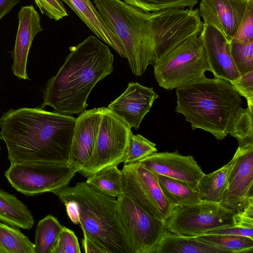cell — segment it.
Instances as JSON below:
<instances>
[{
    "mask_svg": "<svg viewBox=\"0 0 253 253\" xmlns=\"http://www.w3.org/2000/svg\"></svg>",
    "mask_w": 253,
    "mask_h": 253,
    "instance_id": "41",
    "label": "cell"
},
{
    "mask_svg": "<svg viewBox=\"0 0 253 253\" xmlns=\"http://www.w3.org/2000/svg\"><path fill=\"white\" fill-rule=\"evenodd\" d=\"M78 238L74 232L63 226L52 253H81Z\"/></svg>",
    "mask_w": 253,
    "mask_h": 253,
    "instance_id": "33",
    "label": "cell"
},
{
    "mask_svg": "<svg viewBox=\"0 0 253 253\" xmlns=\"http://www.w3.org/2000/svg\"><path fill=\"white\" fill-rule=\"evenodd\" d=\"M175 111L182 114L193 130L203 129L217 140L228 134L231 119L243 103L229 81L206 77L176 88Z\"/></svg>",
    "mask_w": 253,
    "mask_h": 253,
    "instance_id": "3",
    "label": "cell"
},
{
    "mask_svg": "<svg viewBox=\"0 0 253 253\" xmlns=\"http://www.w3.org/2000/svg\"><path fill=\"white\" fill-rule=\"evenodd\" d=\"M247 0H201L198 9L203 24L220 32L229 43L244 17Z\"/></svg>",
    "mask_w": 253,
    "mask_h": 253,
    "instance_id": "14",
    "label": "cell"
},
{
    "mask_svg": "<svg viewBox=\"0 0 253 253\" xmlns=\"http://www.w3.org/2000/svg\"><path fill=\"white\" fill-rule=\"evenodd\" d=\"M253 41V0L249 1L241 24L231 42L247 43Z\"/></svg>",
    "mask_w": 253,
    "mask_h": 253,
    "instance_id": "32",
    "label": "cell"
},
{
    "mask_svg": "<svg viewBox=\"0 0 253 253\" xmlns=\"http://www.w3.org/2000/svg\"><path fill=\"white\" fill-rule=\"evenodd\" d=\"M199 37L202 42L210 71L215 78L231 82L241 76L232 57L229 43L220 32L210 25L203 24Z\"/></svg>",
    "mask_w": 253,
    "mask_h": 253,
    "instance_id": "17",
    "label": "cell"
},
{
    "mask_svg": "<svg viewBox=\"0 0 253 253\" xmlns=\"http://www.w3.org/2000/svg\"><path fill=\"white\" fill-rule=\"evenodd\" d=\"M157 152L155 143L140 134L132 132L122 163L124 165L134 164Z\"/></svg>",
    "mask_w": 253,
    "mask_h": 253,
    "instance_id": "29",
    "label": "cell"
},
{
    "mask_svg": "<svg viewBox=\"0 0 253 253\" xmlns=\"http://www.w3.org/2000/svg\"><path fill=\"white\" fill-rule=\"evenodd\" d=\"M21 0H0V21Z\"/></svg>",
    "mask_w": 253,
    "mask_h": 253,
    "instance_id": "39",
    "label": "cell"
},
{
    "mask_svg": "<svg viewBox=\"0 0 253 253\" xmlns=\"http://www.w3.org/2000/svg\"><path fill=\"white\" fill-rule=\"evenodd\" d=\"M235 214L219 203L201 201L175 207L165 222L166 229L179 235L197 237L216 228L234 225Z\"/></svg>",
    "mask_w": 253,
    "mask_h": 253,
    "instance_id": "9",
    "label": "cell"
},
{
    "mask_svg": "<svg viewBox=\"0 0 253 253\" xmlns=\"http://www.w3.org/2000/svg\"><path fill=\"white\" fill-rule=\"evenodd\" d=\"M235 162V158L225 165L209 174H204L196 188L201 201L219 203L226 189L229 173Z\"/></svg>",
    "mask_w": 253,
    "mask_h": 253,
    "instance_id": "22",
    "label": "cell"
},
{
    "mask_svg": "<svg viewBox=\"0 0 253 253\" xmlns=\"http://www.w3.org/2000/svg\"><path fill=\"white\" fill-rule=\"evenodd\" d=\"M104 21L119 40L132 73L142 75L156 64L150 12L121 0H93Z\"/></svg>",
    "mask_w": 253,
    "mask_h": 253,
    "instance_id": "5",
    "label": "cell"
},
{
    "mask_svg": "<svg viewBox=\"0 0 253 253\" xmlns=\"http://www.w3.org/2000/svg\"><path fill=\"white\" fill-rule=\"evenodd\" d=\"M158 85L172 90L206 78L210 71L199 36H192L170 51L154 66Z\"/></svg>",
    "mask_w": 253,
    "mask_h": 253,
    "instance_id": "6",
    "label": "cell"
},
{
    "mask_svg": "<svg viewBox=\"0 0 253 253\" xmlns=\"http://www.w3.org/2000/svg\"><path fill=\"white\" fill-rule=\"evenodd\" d=\"M103 108L85 110L76 118L68 164L77 172L82 170L92 155Z\"/></svg>",
    "mask_w": 253,
    "mask_h": 253,
    "instance_id": "13",
    "label": "cell"
},
{
    "mask_svg": "<svg viewBox=\"0 0 253 253\" xmlns=\"http://www.w3.org/2000/svg\"><path fill=\"white\" fill-rule=\"evenodd\" d=\"M63 226L51 214L40 220L36 228V253H52Z\"/></svg>",
    "mask_w": 253,
    "mask_h": 253,
    "instance_id": "27",
    "label": "cell"
},
{
    "mask_svg": "<svg viewBox=\"0 0 253 253\" xmlns=\"http://www.w3.org/2000/svg\"><path fill=\"white\" fill-rule=\"evenodd\" d=\"M60 201H72L77 206L79 224L107 253H131L114 197L98 192L85 182L52 192Z\"/></svg>",
    "mask_w": 253,
    "mask_h": 253,
    "instance_id": "4",
    "label": "cell"
},
{
    "mask_svg": "<svg viewBox=\"0 0 253 253\" xmlns=\"http://www.w3.org/2000/svg\"><path fill=\"white\" fill-rule=\"evenodd\" d=\"M76 118L42 108L9 109L0 117V135L10 165L25 162L68 164Z\"/></svg>",
    "mask_w": 253,
    "mask_h": 253,
    "instance_id": "1",
    "label": "cell"
},
{
    "mask_svg": "<svg viewBox=\"0 0 253 253\" xmlns=\"http://www.w3.org/2000/svg\"><path fill=\"white\" fill-rule=\"evenodd\" d=\"M83 232L84 238L82 240V247L84 253H107L105 248L94 238L84 230H83Z\"/></svg>",
    "mask_w": 253,
    "mask_h": 253,
    "instance_id": "37",
    "label": "cell"
},
{
    "mask_svg": "<svg viewBox=\"0 0 253 253\" xmlns=\"http://www.w3.org/2000/svg\"><path fill=\"white\" fill-rule=\"evenodd\" d=\"M77 172L68 164L34 162L10 165L4 176L17 191L32 196L67 185Z\"/></svg>",
    "mask_w": 253,
    "mask_h": 253,
    "instance_id": "7",
    "label": "cell"
},
{
    "mask_svg": "<svg viewBox=\"0 0 253 253\" xmlns=\"http://www.w3.org/2000/svg\"><path fill=\"white\" fill-rule=\"evenodd\" d=\"M117 202L131 253H155L166 230L165 222L149 213L125 193L117 197Z\"/></svg>",
    "mask_w": 253,
    "mask_h": 253,
    "instance_id": "10",
    "label": "cell"
},
{
    "mask_svg": "<svg viewBox=\"0 0 253 253\" xmlns=\"http://www.w3.org/2000/svg\"><path fill=\"white\" fill-rule=\"evenodd\" d=\"M61 0L65 2L76 13L100 40L112 47L122 57H126L119 40L89 0Z\"/></svg>",
    "mask_w": 253,
    "mask_h": 253,
    "instance_id": "19",
    "label": "cell"
},
{
    "mask_svg": "<svg viewBox=\"0 0 253 253\" xmlns=\"http://www.w3.org/2000/svg\"><path fill=\"white\" fill-rule=\"evenodd\" d=\"M0 221L11 226L29 230L34 217L27 207L16 197L0 189Z\"/></svg>",
    "mask_w": 253,
    "mask_h": 253,
    "instance_id": "21",
    "label": "cell"
},
{
    "mask_svg": "<svg viewBox=\"0 0 253 253\" xmlns=\"http://www.w3.org/2000/svg\"><path fill=\"white\" fill-rule=\"evenodd\" d=\"M69 50L63 65L42 90V106L73 116L85 110L92 89L113 72L114 56L108 46L93 36Z\"/></svg>",
    "mask_w": 253,
    "mask_h": 253,
    "instance_id": "2",
    "label": "cell"
},
{
    "mask_svg": "<svg viewBox=\"0 0 253 253\" xmlns=\"http://www.w3.org/2000/svg\"><path fill=\"white\" fill-rule=\"evenodd\" d=\"M159 97L152 87L130 82L126 90L112 101L107 108L131 128L138 129L154 102Z\"/></svg>",
    "mask_w": 253,
    "mask_h": 253,
    "instance_id": "16",
    "label": "cell"
},
{
    "mask_svg": "<svg viewBox=\"0 0 253 253\" xmlns=\"http://www.w3.org/2000/svg\"><path fill=\"white\" fill-rule=\"evenodd\" d=\"M18 27L14 49L10 51L11 69L19 80H30L27 73L28 56L34 38L43 30L39 14L33 5L23 6L18 13Z\"/></svg>",
    "mask_w": 253,
    "mask_h": 253,
    "instance_id": "18",
    "label": "cell"
},
{
    "mask_svg": "<svg viewBox=\"0 0 253 253\" xmlns=\"http://www.w3.org/2000/svg\"><path fill=\"white\" fill-rule=\"evenodd\" d=\"M131 128L111 110L103 107L93 153L79 173L87 177L104 168L122 163Z\"/></svg>",
    "mask_w": 253,
    "mask_h": 253,
    "instance_id": "8",
    "label": "cell"
},
{
    "mask_svg": "<svg viewBox=\"0 0 253 253\" xmlns=\"http://www.w3.org/2000/svg\"><path fill=\"white\" fill-rule=\"evenodd\" d=\"M0 139H1L0 136ZM0 149H1V147H0Z\"/></svg>",
    "mask_w": 253,
    "mask_h": 253,
    "instance_id": "40",
    "label": "cell"
},
{
    "mask_svg": "<svg viewBox=\"0 0 253 253\" xmlns=\"http://www.w3.org/2000/svg\"><path fill=\"white\" fill-rule=\"evenodd\" d=\"M126 3L146 12H157L170 9H192L199 0H123Z\"/></svg>",
    "mask_w": 253,
    "mask_h": 253,
    "instance_id": "30",
    "label": "cell"
},
{
    "mask_svg": "<svg viewBox=\"0 0 253 253\" xmlns=\"http://www.w3.org/2000/svg\"><path fill=\"white\" fill-rule=\"evenodd\" d=\"M41 13L50 19L59 20L68 16L67 10L61 0H34Z\"/></svg>",
    "mask_w": 253,
    "mask_h": 253,
    "instance_id": "35",
    "label": "cell"
},
{
    "mask_svg": "<svg viewBox=\"0 0 253 253\" xmlns=\"http://www.w3.org/2000/svg\"><path fill=\"white\" fill-rule=\"evenodd\" d=\"M165 197L173 206H181L201 201L196 187L174 178L156 174Z\"/></svg>",
    "mask_w": 253,
    "mask_h": 253,
    "instance_id": "23",
    "label": "cell"
},
{
    "mask_svg": "<svg viewBox=\"0 0 253 253\" xmlns=\"http://www.w3.org/2000/svg\"><path fill=\"white\" fill-rule=\"evenodd\" d=\"M0 253H36L35 244L18 228L0 222Z\"/></svg>",
    "mask_w": 253,
    "mask_h": 253,
    "instance_id": "25",
    "label": "cell"
},
{
    "mask_svg": "<svg viewBox=\"0 0 253 253\" xmlns=\"http://www.w3.org/2000/svg\"><path fill=\"white\" fill-rule=\"evenodd\" d=\"M155 253H227L213 245L198 240L195 237L177 235L165 231Z\"/></svg>",
    "mask_w": 253,
    "mask_h": 253,
    "instance_id": "20",
    "label": "cell"
},
{
    "mask_svg": "<svg viewBox=\"0 0 253 253\" xmlns=\"http://www.w3.org/2000/svg\"><path fill=\"white\" fill-rule=\"evenodd\" d=\"M253 113L249 108H239L233 116L228 128V134L235 138L238 147H253Z\"/></svg>",
    "mask_w": 253,
    "mask_h": 253,
    "instance_id": "26",
    "label": "cell"
},
{
    "mask_svg": "<svg viewBox=\"0 0 253 253\" xmlns=\"http://www.w3.org/2000/svg\"><path fill=\"white\" fill-rule=\"evenodd\" d=\"M149 170L159 174L186 182L193 187L204 174L194 158L174 152H155L139 160Z\"/></svg>",
    "mask_w": 253,
    "mask_h": 253,
    "instance_id": "15",
    "label": "cell"
},
{
    "mask_svg": "<svg viewBox=\"0 0 253 253\" xmlns=\"http://www.w3.org/2000/svg\"><path fill=\"white\" fill-rule=\"evenodd\" d=\"M123 193L155 217L165 222L175 207L164 195L156 174L136 162L122 170Z\"/></svg>",
    "mask_w": 253,
    "mask_h": 253,
    "instance_id": "11",
    "label": "cell"
},
{
    "mask_svg": "<svg viewBox=\"0 0 253 253\" xmlns=\"http://www.w3.org/2000/svg\"><path fill=\"white\" fill-rule=\"evenodd\" d=\"M226 189L219 204L237 214L253 204V147L238 148Z\"/></svg>",
    "mask_w": 253,
    "mask_h": 253,
    "instance_id": "12",
    "label": "cell"
},
{
    "mask_svg": "<svg viewBox=\"0 0 253 253\" xmlns=\"http://www.w3.org/2000/svg\"><path fill=\"white\" fill-rule=\"evenodd\" d=\"M204 243L216 246L227 253H253V239L242 236L204 234L195 237Z\"/></svg>",
    "mask_w": 253,
    "mask_h": 253,
    "instance_id": "28",
    "label": "cell"
},
{
    "mask_svg": "<svg viewBox=\"0 0 253 253\" xmlns=\"http://www.w3.org/2000/svg\"><path fill=\"white\" fill-rule=\"evenodd\" d=\"M230 82L239 95L246 99L248 108L253 113V70Z\"/></svg>",
    "mask_w": 253,
    "mask_h": 253,
    "instance_id": "34",
    "label": "cell"
},
{
    "mask_svg": "<svg viewBox=\"0 0 253 253\" xmlns=\"http://www.w3.org/2000/svg\"><path fill=\"white\" fill-rule=\"evenodd\" d=\"M62 203L66 207V212L70 220L75 224H79V213L76 204L72 201H65Z\"/></svg>",
    "mask_w": 253,
    "mask_h": 253,
    "instance_id": "38",
    "label": "cell"
},
{
    "mask_svg": "<svg viewBox=\"0 0 253 253\" xmlns=\"http://www.w3.org/2000/svg\"><path fill=\"white\" fill-rule=\"evenodd\" d=\"M85 182L95 191L109 196L117 198L123 194L122 170L116 166L99 170L87 177Z\"/></svg>",
    "mask_w": 253,
    "mask_h": 253,
    "instance_id": "24",
    "label": "cell"
},
{
    "mask_svg": "<svg viewBox=\"0 0 253 253\" xmlns=\"http://www.w3.org/2000/svg\"><path fill=\"white\" fill-rule=\"evenodd\" d=\"M205 234L242 236L253 239V227L241 223H236L232 225L209 231Z\"/></svg>",
    "mask_w": 253,
    "mask_h": 253,
    "instance_id": "36",
    "label": "cell"
},
{
    "mask_svg": "<svg viewBox=\"0 0 253 253\" xmlns=\"http://www.w3.org/2000/svg\"><path fill=\"white\" fill-rule=\"evenodd\" d=\"M230 52L240 74L253 70V41L247 43L229 42Z\"/></svg>",
    "mask_w": 253,
    "mask_h": 253,
    "instance_id": "31",
    "label": "cell"
}]
</instances>
